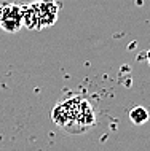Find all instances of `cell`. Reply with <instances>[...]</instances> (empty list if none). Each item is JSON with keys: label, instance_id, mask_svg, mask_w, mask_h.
<instances>
[{"label": "cell", "instance_id": "1", "mask_svg": "<svg viewBox=\"0 0 150 151\" xmlns=\"http://www.w3.org/2000/svg\"><path fill=\"white\" fill-rule=\"evenodd\" d=\"M51 118L59 127H62L69 134L86 132L96 122L94 111H93L90 102L78 96L59 102L53 110Z\"/></svg>", "mask_w": 150, "mask_h": 151}, {"label": "cell", "instance_id": "2", "mask_svg": "<svg viewBox=\"0 0 150 151\" xmlns=\"http://www.w3.org/2000/svg\"><path fill=\"white\" fill-rule=\"evenodd\" d=\"M129 119L134 122L136 126H141L149 121V111L144 107H134L129 111Z\"/></svg>", "mask_w": 150, "mask_h": 151}]
</instances>
